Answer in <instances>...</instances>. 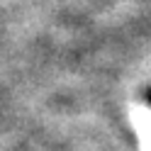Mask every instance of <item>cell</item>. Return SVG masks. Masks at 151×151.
I'll return each mask as SVG.
<instances>
[{"mask_svg": "<svg viewBox=\"0 0 151 151\" xmlns=\"http://www.w3.org/2000/svg\"><path fill=\"white\" fill-rule=\"evenodd\" d=\"M149 100H151V95H149Z\"/></svg>", "mask_w": 151, "mask_h": 151, "instance_id": "6da1fadb", "label": "cell"}]
</instances>
